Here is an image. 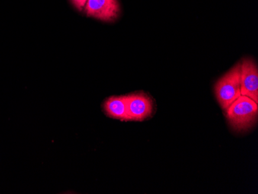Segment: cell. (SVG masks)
<instances>
[{
    "mask_svg": "<svg viewBox=\"0 0 258 194\" xmlns=\"http://www.w3.org/2000/svg\"><path fill=\"white\" fill-rule=\"evenodd\" d=\"M104 108L105 113L111 118L121 121H129L126 95L108 98L104 102Z\"/></svg>",
    "mask_w": 258,
    "mask_h": 194,
    "instance_id": "6",
    "label": "cell"
},
{
    "mask_svg": "<svg viewBox=\"0 0 258 194\" xmlns=\"http://www.w3.org/2000/svg\"><path fill=\"white\" fill-rule=\"evenodd\" d=\"M258 107L253 100L241 95L226 110L227 121L237 132L250 130L257 120Z\"/></svg>",
    "mask_w": 258,
    "mask_h": 194,
    "instance_id": "1",
    "label": "cell"
},
{
    "mask_svg": "<svg viewBox=\"0 0 258 194\" xmlns=\"http://www.w3.org/2000/svg\"><path fill=\"white\" fill-rule=\"evenodd\" d=\"M84 10L88 17L105 22L115 21L121 12L118 0H88Z\"/></svg>",
    "mask_w": 258,
    "mask_h": 194,
    "instance_id": "4",
    "label": "cell"
},
{
    "mask_svg": "<svg viewBox=\"0 0 258 194\" xmlns=\"http://www.w3.org/2000/svg\"><path fill=\"white\" fill-rule=\"evenodd\" d=\"M88 0H71L75 8L78 9L79 11H82L85 9Z\"/></svg>",
    "mask_w": 258,
    "mask_h": 194,
    "instance_id": "7",
    "label": "cell"
},
{
    "mask_svg": "<svg viewBox=\"0 0 258 194\" xmlns=\"http://www.w3.org/2000/svg\"><path fill=\"white\" fill-rule=\"evenodd\" d=\"M240 68L241 62L233 66L222 76L214 87L216 98L220 107L225 111L242 95Z\"/></svg>",
    "mask_w": 258,
    "mask_h": 194,
    "instance_id": "2",
    "label": "cell"
},
{
    "mask_svg": "<svg viewBox=\"0 0 258 194\" xmlns=\"http://www.w3.org/2000/svg\"><path fill=\"white\" fill-rule=\"evenodd\" d=\"M126 96L130 121H144L152 116L154 112V102L149 95L144 92H137Z\"/></svg>",
    "mask_w": 258,
    "mask_h": 194,
    "instance_id": "3",
    "label": "cell"
},
{
    "mask_svg": "<svg viewBox=\"0 0 258 194\" xmlns=\"http://www.w3.org/2000/svg\"><path fill=\"white\" fill-rule=\"evenodd\" d=\"M241 95L248 97L258 102V70L254 60L245 58L241 61L240 68Z\"/></svg>",
    "mask_w": 258,
    "mask_h": 194,
    "instance_id": "5",
    "label": "cell"
}]
</instances>
